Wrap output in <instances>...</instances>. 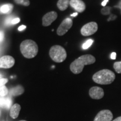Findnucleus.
Listing matches in <instances>:
<instances>
[{
  "instance_id": "f257e3e1",
  "label": "nucleus",
  "mask_w": 121,
  "mask_h": 121,
  "mask_svg": "<svg viewBox=\"0 0 121 121\" xmlns=\"http://www.w3.org/2000/svg\"><path fill=\"white\" fill-rule=\"evenodd\" d=\"M95 58L91 54L81 56L72 62L69 66V69L72 73L78 74L82 71L85 66L93 64L95 62Z\"/></svg>"
},
{
  "instance_id": "f03ea898",
  "label": "nucleus",
  "mask_w": 121,
  "mask_h": 121,
  "mask_svg": "<svg viewBox=\"0 0 121 121\" xmlns=\"http://www.w3.org/2000/svg\"><path fill=\"white\" fill-rule=\"evenodd\" d=\"M20 51L24 57L33 58L37 56L38 52V46L36 42L31 39H26L21 43Z\"/></svg>"
},
{
  "instance_id": "7ed1b4c3",
  "label": "nucleus",
  "mask_w": 121,
  "mask_h": 121,
  "mask_svg": "<svg viewBox=\"0 0 121 121\" xmlns=\"http://www.w3.org/2000/svg\"><path fill=\"white\" fill-rule=\"evenodd\" d=\"M116 78V75L112 71L104 69L96 72L93 76V80L95 82L100 85L112 84Z\"/></svg>"
},
{
  "instance_id": "20e7f679",
  "label": "nucleus",
  "mask_w": 121,
  "mask_h": 121,
  "mask_svg": "<svg viewBox=\"0 0 121 121\" xmlns=\"http://www.w3.org/2000/svg\"><path fill=\"white\" fill-rule=\"evenodd\" d=\"M49 54L51 58L57 63L62 62L67 57L66 50L62 47L58 45L52 46L49 50Z\"/></svg>"
},
{
  "instance_id": "39448f33",
  "label": "nucleus",
  "mask_w": 121,
  "mask_h": 121,
  "mask_svg": "<svg viewBox=\"0 0 121 121\" xmlns=\"http://www.w3.org/2000/svg\"><path fill=\"white\" fill-rule=\"evenodd\" d=\"M98 29V24L95 22H89L82 27L81 29V34L83 36H87L93 35L97 31Z\"/></svg>"
},
{
  "instance_id": "423d86ee",
  "label": "nucleus",
  "mask_w": 121,
  "mask_h": 121,
  "mask_svg": "<svg viewBox=\"0 0 121 121\" xmlns=\"http://www.w3.org/2000/svg\"><path fill=\"white\" fill-rule=\"evenodd\" d=\"M73 22L71 19L67 17L62 21L57 30V34L59 36H62L66 34L71 28Z\"/></svg>"
},
{
  "instance_id": "0eeeda50",
  "label": "nucleus",
  "mask_w": 121,
  "mask_h": 121,
  "mask_svg": "<svg viewBox=\"0 0 121 121\" xmlns=\"http://www.w3.org/2000/svg\"><path fill=\"white\" fill-rule=\"evenodd\" d=\"M113 114L109 110H102L95 116L94 121H112Z\"/></svg>"
},
{
  "instance_id": "6e6552de",
  "label": "nucleus",
  "mask_w": 121,
  "mask_h": 121,
  "mask_svg": "<svg viewBox=\"0 0 121 121\" xmlns=\"http://www.w3.org/2000/svg\"><path fill=\"white\" fill-rule=\"evenodd\" d=\"M15 64V59L11 56H4L0 58V68L10 69Z\"/></svg>"
},
{
  "instance_id": "1a4fd4ad",
  "label": "nucleus",
  "mask_w": 121,
  "mask_h": 121,
  "mask_svg": "<svg viewBox=\"0 0 121 121\" xmlns=\"http://www.w3.org/2000/svg\"><path fill=\"white\" fill-rule=\"evenodd\" d=\"M57 18V13L56 11H51L47 13L42 18V24L44 26H49Z\"/></svg>"
},
{
  "instance_id": "9d476101",
  "label": "nucleus",
  "mask_w": 121,
  "mask_h": 121,
  "mask_svg": "<svg viewBox=\"0 0 121 121\" xmlns=\"http://www.w3.org/2000/svg\"><path fill=\"white\" fill-rule=\"evenodd\" d=\"M103 89L98 86H94L89 90V95L93 99H100L104 96Z\"/></svg>"
},
{
  "instance_id": "9b49d317",
  "label": "nucleus",
  "mask_w": 121,
  "mask_h": 121,
  "mask_svg": "<svg viewBox=\"0 0 121 121\" xmlns=\"http://www.w3.org/2000/svg\"><path fill=\"white\" fill-rule=\"evenodd\" d=\"M69 5L78 13H82L86 9L85 4L82 0H70Z\"/></svg>"
},
{
  "instance_id": "f8f14e48",
  "label": "nucleus",
  "mask_w": 121,
  "mask_h": 121,
  "mask_svg": "<svg viewBox=\"0 0 121 121\" xmlns=\"http://www.w3.org/2000/svg\"><path fill=\"white\" fill-rule=\"evenodd\" d=\"M21 110V106L19 104H15L12 106L10 112V116L12 118L16 119L19 116Z\"/></svg>"
},
{
  "instance_id": "ddd939ff",
  "label": "nucleus",
  "mask_w": 121,
  "mask_h": 121,
  "mask_svg": "<svg viewBox=\"0 0 121 121\" xmlns=\"http://www.w3.org/2000/svg\"><path fill=\"white\" fill-rule=\"evenodd\" d=\"M8 82L7 78H1L0 79V96H5L9 93V90L5 84Z\"/></svg>"
},
{
  "instance_id": "4468645a",
  "label": "nucleus",
  "mask_w": 121,
  "mask_h": 121,
  "mask_svg": "<svg viewBox=\"0 0 121 121\" xmlns=\"http://www.w3.org/2000/svg\"><path fill=\"white\" fill-rule=\"evenodd\" d=\"M12 101L10 98L0 96V107L9 109L11 107Z\"/></svg>"
},
{
  "instance_id": "2eb2a0df",
  "label": "nucleus",
  "mask_w": 121,
  "mask_h": 121,
  "mask_svg": "<svg viewBox=\"0 0 121 121\" xmlns=\"http://www.w3.org/2000/svg\"><path fill=\"white\" fill-rule=\"evenodd\" d=\"M24 92V89L22 85H17L11 89L10 93L13 96H19L22 94Z\"/></svg>"
},
{
  "instance_id": "dca6fc26",
  "label": "nucleus",
  "mask_w": 121,
  "mask_h": 121,
  "mask_svg": "<svg viewBox=\"0 0 121 121\" xmlns=\"http://www.w3.org/2000/svg\"><path fill=\"white\" fill-rule=\"evenodd\" d=\"M70 0H58L57 5L59 10L60 11H65L68 8Z\"/></svg>"
},
{
  "instance_id": "f3484780",
  "label": "nucleus",
  "mask_w": 121,
  "mask_h": 121,
  "mask_svg": "<svg viewBox=\"0 0 121 121\" xmlns=\"http://www.w3.org/2000/svg\"><path fill=\"white\" fill-rule=\"evenodd\" d=\"M13 6L12 4H5L1 7L0 11L3 13H10L13 11Z\"/></svg>"
},
{
  "instance_id": "a211bd4d",
  "label": "nucleus",
  "mask_w": 121,
  "mask_h": 121,
  "mask_svg": "<svg viewBox=\"0 0 121 121\" xmlns=\"http://www.w3.org/2000/svg\"><path fill=\"white\" fill-rule=\"evenodd\" d=\"M14 1L16 4L24 6H28L30 5L29 0H14Z\"/></svg>"
},
{
  "instance_id": "6ab92c4d",
  "label": "nucleus",
  "mask_w": 121,
  "mask_h": 121,
  "mask_svg": "<svg viewBox=\"0 0 121 121\" xmlns=\"http://www.w3.org/2000/svg\"><path fill=\"white\" fill-rule=\"evenodd\" d=\"M113 67L116 72L118 73H121V61L116 62L113 65Z\"/></svg>"
},
{
  "instance_id": "aec40b11",
  "label": "nucleus",
  "mask_w": 121,
  "mask_h": 121,
  "mask_svg": "<svg viewBox=\"0 0 121 121\" xmlns=\"http://www.w3.org/2000/svg\"><path fill=\"white\" fill-rule=\"evenodd\" d=\"M94 42V40L92 39H88V40L86 41L85 43H84V44L82 45V48L84 49H86L87 48H89L91 45H92V44Z\"/></svg>"
},
{
  "instance_id": "412c9836",
  "label": "nucleus",
  "mask_w": 121,
  "mask_h": 121,
  "mask_svg": "<svg viewBox=\"0 0 121 121\" xmlns=\"http://www.w3.org/2000/svg\"><path fill=\"white\" fill-rule=\"evenodd\" d=\"M111 9L112 8L109 6L104 7L101 10V13H102V14L104 15H109L110 13V10H111Z\"/></svg>"
},
{
  "instance_id": "4be33fe9",
  "label": "nucleus",
  "mask_w": 121,
  "mask_h": 121,
  "mask_svg": "<svg viewBox=\"0 0 121 121\" xmlns=\"http://www.w3.org/2000/svg\"><path fill=\"white\" fill-rule=\"evenodd\" d=\"M13 16H10L9 17H7L5 20V24L7 25H11V24H11L12 21H13Z\"/></svg>"
},
{
  "instance_id": "5701e85b",
  "label": "nucleus",
  "mask_w": 121,
  "mask_h": 121,
  "mask_svg": "<svg viewBox=\"0 0 121 121\" xmlns=\"http://www.w3.org/2000/svg\"><path fill=\"white\" fill-rule=\"evenodd\" d=\"M116 18H117V16H116V15L112 14L109 16V19H108V22H110V21L114 20L116 19Z\"/></svg>"
},
{
  "instance_id": "b1692460",
  "label": "nucleus",
  "mask_w": 121,
  "mask_h": 121,
  "mask_svg": "<svg viewBox=\"0 0 121 121\" xmlns=\"http://www.w3.org/2000/svg\"><path fill=\"white\" fill-rule=\"evenodd\" d=\"M20 21V20L19 18H15V19H13V21H12L11 24H13V25H14V24L19 23Z\"/></svg>"
},
{
  "instance_id": "393cba45",
  "label": "nucleus",
  "mask_w": 121,
  "mask_h": 121,
  "mask_svg": "<svg viewBox=\"0 0 121 121\" xmlns=\"http://www.w3.org/2000/svg\"><path fill=\"white\" fill-rule=\"evenodd\" d=\"M116 56H117V54L116 52H113L112 53L111 55H110V58L112 60H116Z\"/></svg>"
},
{
  "instance_id": "a878e982",
  "label": "nucleus",
  "mask_w": 121,
  "mask_h": 121,
  "mask_svg": "<svg viewBox=\"0 0 121 121\" xmlns=\"http://www.w3.org/2000/svg\"><path fill=\"white\" fill-rule=\"evenodd\" d=\"M4 33L2 31H0V42H2L4 39Z\"/></svg>"
},
{
  "instance_id": "bb28decb",
  "label": "nucleus",
  "mask_w": 121,
  "mask_h": 121,
  "mask_svg": "<svg viewBox=\"0 0 121 121\" xmlns=\"http://www.w3.org/2000/svg\"><path fill=\"white\" fill-rule=\"evenodd\" d=\"M26 28V26H25V25H21L19 27V28H18V30H19V31H22V30H23L25 29Z\"/></svg>"
},
{
  "instance_id": "cd10ccee",
  "label": "nucleus",
  "mask_w": 121,
  "mask_h": 121,
  "mask_svg": "<svg viewBox=\"0 0 121 121\" xmlns=\"http://www.w3.org/2000/svg\"><path fill=\"white\" fill-rule=\"evenodd\" d=\"M114 7H116V8H118V9H120L121 13V0H120V1H119L118 4L117 6H115Z\"/></svg>"
},
{
  "instance_id": "c85d7f7f",
  "label": "nucleus",
  "mask_w": 121,
  "mask_h": 121,
  "mask_svg": "<svg viewBox=\"0 0 121 121\" xmlns=\"http://www.w3.org/2000/svg\"><path fill=\"white\" fill-rule=\"evenodd\" d=\"M109 0H104L103 1L102 3V5L103 6H105V5L107 4V3L108 2Z\"/></svg>"
},
{
  "instance_id": "c756f323",
  "label": "nucleus",
  "mask_w": 121,
  "mask_h": 121,
  "mask_svg": "<svg viewBox=\"0 0 121 121\" xmlns=\"http://www.w3.org/2000/svg\"><path fill=\"white\" fill-rule=\"evenodd\" d=\"M112 121H121V116L117 117V118L114 119V120H113Z\"/></svg>"
},
{
  "instance_id": "7c9ffc66",
  "label": "nucleus",
  "mask_w": 121,
  "mask_h": 121,
  "mask_svg": "<svg viewBox=\"0 0 121 121\" xmlns=\"http://www.w3.org/2000/svg\"><path fill=\"white\" fill-rule=\"evenodd\" d=\"M78 15V13H72V14L71 15V16H72V17H75V16H76Z\"/></svg>"
},
{
  "instance_id": "2f4dec72",
  "label": "nucleus",
  "mask_w": 121,
  "mask_h": 121,
  "mask_svg": "<svg viewBox=\"0 0 121 121\" xmlns=\"http://www.w3.org/2000/svg\"><path fill=\"white\" fill-rule=\"evenodd\" d=\"M25 121V120H21V121Z\"/></svg>"
},
{
  "instance_id": "473e14b6",
  "label": "nucleus",
  "mask_w": 121,
  "mask_h": 121,
  "mask_svg": "<svg viewBox=\"0 0 121 121\" xmlns=\"http://www.w3.org/2000/svg\"><path fill=\"white\" fill-rule=\"evenodd\" d=\"M1 75H0V78H1ZM0 79H1V78H0Z\"/></svg>"
}]
</instances>
